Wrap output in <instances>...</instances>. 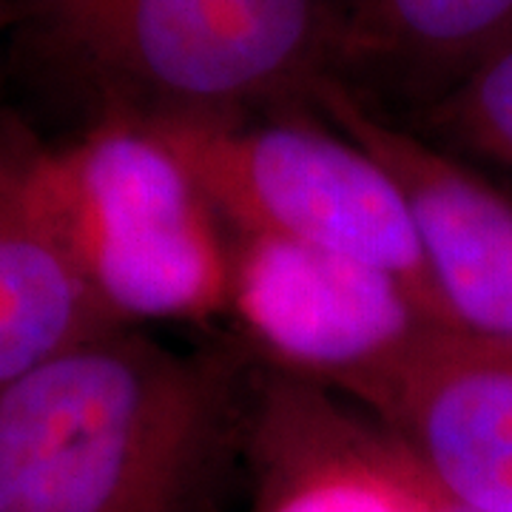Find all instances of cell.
I'll return each instance as SVG.
<instances>
[{
    "label": "cell",
    "instance_id": "cell-13",
    "mask_svg": "<svg viewBox=\"0 0 512 512\" xmlns=\"http://www.w3.org/2000/svg\"><path fill=\"white\" fill-rule=\"evenodd\" d=\"M9 23H12V9H9V0H0V37H3V32H6V29H9Z\"/></svg>",
    "mask_w": 512,
    "mask_h": 512
},
{
    "label": "cell",
    "instance_id": "cell-9",
    "mask_svg": "<svg viewBox=\"0 0 512 512\" xmlns=\"http://www.w3.org/2000/svg\"><path fill=\"white\" fill-rule=\"evenodd\" d=\"M268 390L251 447L262 464L259 512H416L376 424L345 416L313 384Z\"/></svg>",
    "mask_w": 512,
    "mask_h": 512
},
{
    "label": "cell",
    "instance_id": "cell-6",
    "mask_svg": "<svg viewBox=\"0 0 512 512\" xmlns=\"http://www.w3.org/2000/svg\"><path fill=\"white\" fill-rule=\"evenodd\" d=\"M311 106L402 188L447 330L512 348V200L453 151L387 120L339 77Z\"/></svg>",
    "mask_w": 512,
    "mask_h": 512
},
{
    "label": "cell",
    "instance_id": "cell-1",
    "mask_svg": "<svg viewBox=\"0 0 512 512\" xmlns=\"http://www.w3.org/2000/svg\"><path fill=\"white\" fill-rule=\"evenodd\" d=\"M256 410L220 356L77 342L0 390V512H214Z\"/></svg>",
    "mask_w": 512,
    "mask_h": 512
},
{
    "label": "cell",
    "instance_id": "cell-11",
    "mask_svg": "<svg viewBox=\"0 0 512 512\" xmlns=\"http://www.w3.org/2000/svg\"><path fill=\"white\" fill-rule=\"evenodd\" d=\"M427 126L450 148L512 177V43L427 109Z\"/></svg>",
    "mask_w": 512,
    "mask_h": 512
},
{
    "label": "cell",
    "instance_id": "cell-5",
    "mask_svg": "<svg viewBox=\"0 0 512 512\" xmlns=\"http://www.w3.org/2000/svg\"><path fill=\"white\" fill-rule=\"evenodd\" d=\"M228 313L288 379L362 404L433 325L393 276L305 242L228 231Z\"/></svg>",
    "mask_w": 512,
    "mask_h": 512
},
{
    "label": "cell",
    "instance_id": "cell-4",
    "mask_svg": "<svg viewBox=\"0 0 512 512\" xmlns=\"http://www.w3.org/2000/svg\"><path fill=\"white\" fill-rule=\"evenodd\" d=\"M177 151L228 231H262L393 276L444 325L402 188L370 151L302 111L242 123H148Z\"/></svg>",
    "mask_w": 512,
    "mask_h": 512
},
{
    "label": "cell",
    "instance_id": "cell-3",
    "mask_svg": "<svg viewBox=\"0 0 512 512\" xmlns=\"http://www.w3.org/2000/svg\"><path fill=\"white\" fill-rule=\"evenodd\" d=\"M37 211L100 305L126 328L228 311V228L163 134L100 117L32 160Z\"/></svg>",
    "mask_w": 512,
    "mask_h": 512
},
{
    "label": "cell",
    "instance_id": "cell-10",
    "mask_svg": "<svg viewBox=\"0 0 512 512\" xmlns=\"http://www.w3.org/2000/svg\"><path fill=\"white\" fill-rule=\"evenodd\" d=\"M512 43V0H339L336 69L373 74L430 109Z\"/></svg>",
    "mask_w": 512,
    "mask_h": 512
},
{
    "label": "cell",
    "instance_id": "cell-12",
    "mask_svg": "<svg viewBox=\"0 0 512 512\" xmlns=\"http://www.w3.org/2000/svg\"><path fill=\"white\" fill-rule=\"evenodd\" d=\"M373 424H376V421H373ZM376 427H379V424H376ZM379 433H382L387 458H390V464H393L396 476H399V481L404 484V490H407V495H410V501H413V510L416 512H476V510H470V507H461V504H456L453 498H447L444 493H439L427 478L421 476L419 470H416V464L404 456L402 447L390 439L382 427H379Z\"/></svg>",
    "mask_w": 512,
    "mask_h": 512
},
{
    "label": "cell",
    "instance_id": "cell-7",
    "mask_svg": "<svg viewBox=\"0 0 512 512\" xmlns=\"http://www.w3.org/2000/svg\"><path fill=\"white\" fill-rule=\"evenodd\" d=\"M439 493L476 512H512V348L447 328L365 402Z\"/></svg>",
    "mask_w": 512,
    "mask_h": 512
},
{
    "label": "cell",
    "instance_id": "cell-2",
    "mask_svg": "<svg viewBox=\"0 0 512 512\" xmlns=\"http://www.w3.org/2000/svg\"><path fill=\"white\" fill-rule=\"evenodd\" d=\"M18 49L86 123L222 126L311 106L339 0H9Z\"/></svg>",
    "mask_w": 512,
    "mask_h": 512
},
{
    "label": "cell",
    "instance_id": "cell-8",
    "mask_svg": "<svg viewBox=\"0 0 512 512\" xmlns=\"http://www.w3.org/2000/svg\"><path fill=\"white\" fill-rule=\"evenodd\" d=\"M37 146L0 111V390L60 350L126 328L100 305L37 211Z\"/></svg>",
    "mask_w": 512,
    "mask_h": 512
}]
</instances>
